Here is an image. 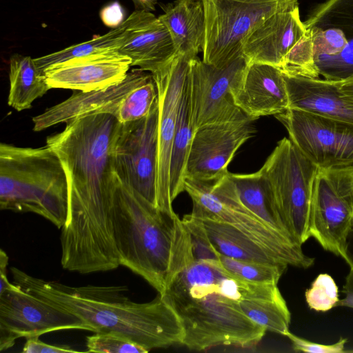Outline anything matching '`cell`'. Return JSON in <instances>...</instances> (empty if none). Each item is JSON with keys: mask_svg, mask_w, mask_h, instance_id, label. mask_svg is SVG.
<instances>
[{"mask_svg": "<svg viewBox=\"0 0 353 353\" xmlns=\"http://www.w3.org/2000/svg\"><path fill=\"white\" fill-rule=\"evenodd\" d=\"M48 136L68 181V210L61 228L62 267L81 274L117 268L112 225L118 179L112 151L121 123L110 114H92Z\"/></svg>", "mask_w": 353, "mask_h": 353, "instance_id": "cell-1", "label": "cell"}, {"mask_svg": "<svg viewBox=\"0 0 353 353\" xmlns=\"http://www.w3.org/2000/svg\"><path fill=\"white\" fill-rule=\"evenodd\" d=\"M280 294L277 284L248 282L228 272L219 261H199L180 272L161 295L181 321L182 344L202 351L221 345L256 346L267 330L244 314L240 302Z\"/></svg>", "mask_w": 353, "mask_h": 353, "instance_id": "cell-2", "label": "cell"}, {"mask_svg": "<svg viewBox=\"0 0 353 353\" xmlns=\"http://www.w3.org/2000/svg\"><path fill=\"white\" fill-rule=\"evenodd\" d=\"M14 283L59 309L72 313L93 332L120 334L150 351L181 343L184 329L171 305L159 294L152 301L136 303L125 294L127 286L87 285L70 287L10 268Z\"/></svg>", "mask_w": 353, "mask_h": 353, "instance_id": "cell-3", "label": "cell"}, {"mask_svg": "<svg viewBox=\"0 0 353 353\" xmlns=\"http://www.w3.org/2000/svg\"><path fill=\"white\" fill-rule=\"evenodd\" d=\"M112 225L120 265L141 276L160 294L194 261L182 219L154 207L119 180Z\"/></svg>", "mask_w": 353, "mask_h": 353, "instance_id": "cell-4", "label": "cell"}, {"mask_svg": "<svg viewBox=\"0 0 353 353\" xmlns=\"http://www.w3.org/2000/svg\"><path fill=\"white\" fill-rule=\"evenodd\" d=\"M0 209L33 212L63 227L68 181L61 159L50 147L0 144Z\"/></svg>", "mask_w": 353, "mask_h": 353, "instance_id": "cell-5", "label": "cell"}, {"mask_svg": "<svg viewBox=\"0 0 353 353\" xmlns=\"http://www.w3.org/2000/svg\"><path fill=\"white\" fill-rule=\"evenodd\" d=\"M184 191L192 199V216L231 224L272 250L288 265L307 269L314 264V258L306 255L301 245L267 224L242 203L230 172L208 181L185 179Z\"/></svg>", "mask_w": 353, "mask_h": 353, "instance_id": "cell-6", "label": "cell"}, {"mask_svg": "<svg viewBox=\"0 0 353 353\" xmlns=\"http://www.w3.org/2000/svg\"><path fill=\"white\" fill-rule=\"evenodd\" d=\"M317 168L290 139L284 137L260 169L283 225L301 245L311 238L312 188Z\"/></svg>", "mask_w": 353, "mask_h": 353, "instance_id": "cell-7", "label": "cell"}, {"mask_svg": "<svg viewBox=\"0 0 353 353\" xmlns=\"http://www.w3.org/2000/svg\"><path fill=\"white\" fill-rule=\"evenodd\" d=\"M241 52L248 63L272 65L286 76L319 78L312 37L299 3L265 20L243 41Z\"/></svg>", "mask_w": 353, "mask_h": 353, "instance_id": "cell-8", "label": "cell"}, {"mask_svg": "<svg viewBox=\"0 0 353 353\" xmlns=\"http://www.w3.org/2000/svg\"><path fill=\"white\" fill-rule=\"evenodd\" d=\"M205 14L203 61L221 68L239 56L245 38L298 0H201Z\"/></svg>", "mask_w": 353, "mask_h": 353, "instance_id": "cell-9", "label": "cell"}, {"mask_svg": "<svg viewBox=\"0 0 353 353\" xmlns=\"http://www.w3.org/2000/svg\"><path fill=\"white\" fill-rule=\"evenodd\" d=\"M352 225L353 167L318 168L312 188L310 236L343 258Z\"/></svg>", "mask_w": 353, "mask_h": 353, "instance_id": "cell-10", "label": "cell"}, {"mask_svg": "<svg viewBox=\"0 0 353 353\" xmlns=\"http://www.w3.org/2000/svg\"><path fill=\"white\" fill-rule=\"evenodd\" d=\"M248 64L243 54L221 68L198 57L190 61L187 90L194 131L207 124L254 119L236 105L232 94Z\"/></svg>", "mask_w": 353, "mask_h": 353, "instance_id": "cell-11", "label": "cell"}, {"mask_svg": "<svg viewBox=\"0 0 353 353\" xmlns=\"http://www.w3.org/2000/svg\"><path fill=\"white\" fill-rule=\"evenodd\" d=\"M158 121L157 103L147 117L121 123L112 151L118 180L157 208Z\"/></svg>", "mask_w": 353, "mask_h": 353, "instance_id": "cell-12", "label": "cell"}, {"mask_svg": "<svg viewBox=\"0 0 353 353\" xmlns=\"http://www.w3.org/2000/svg\"><path fill=\"white\" fill-rule=\"evenodd\" d=\"M275 117L294 145L318 168L353 167V124L293 108Z\"/></svg>", "mask_w": 353, "mask_h": 353, "instance_id": "cell-13", "label": "cell"}, {"mask_svg": "<svg viewBox=\"0 0 353 353\" xmlns=\"http://www.w3.org/2000/svg\"><path fill=\"white\" fill-rule=\"evenodd\" d=\"M77 329L93 332L77 315L38 299L17 285L0 292V350L19 338L39 337L51 332Z\"/></svg>", "mask_w": 353, "mask_h": 353, "instance_id": "cell-14", "label": "cell"}, {"mask_svg": "<svg viewBox=\"0 0 353 353\" xmlns=\"http://www.w3.org/2000/svg\"><path fill=\"white\" fill-rule=\"evenodd\" d=\"M192 59L176 54L164 66L152 73L157 87L159 106L157 206L168 213H174L170 194L172 145Z\"/></svg>", "mask_w": 353, "mask_h": 353, "instance_id": "cell-15", "label": "cell"}, {"mask_svg": "<svg viewBox=\"0 0 353 353\" xmlns=\"http://www.w3.org/2000/svg\"><path fill=\"white\" fill-rule=\"evenodd\" d=\"M254 119L210 123L194 133L185 179L208 181L228 172V167L241 146L256 132Z\"/></svg>", "mask_w": 353, "mask_h": 353, "instance_id": "cell-16", "label": "cell"}, {"mask_svg": "<svg viewBox=\"0 0 353 353\" xmlns=\"http://www.w3.org/2000/svg\"><path fill=\"white\" fill-rule=\"evenodd\" d=\"M329 36L339 54L316 62L320 75L341 81L353 74V0H325L313 6L303 21Z\"/></svg>", "mask_w": 353, "mask_h": 353, "instance_id": "cell-17", "label": "cell"}, {"mask_svg": "<svg viewBox=\"0 0 353 353\" xmlns=\"http://www.w3.org/2000/svg\"><path fill=\"white\" fill-rule=\"evenodd\" d=\"M151 73L139 68L128 72L119 83L88 92H79L68 99L46 109L32 118L33 130L42 131L53 125L68 123L77 118L92 114L106 113L117 117L121 102Z\"/></svg>", "mask_w": 353, "mask_h": 353, "instance_id": "cell-18", "label": "cell"}, {"mask_svg": "<svg viewBox=\"0 0 353 353\" xmlns=\"http://www.w3.org/2000/svg\"><path fill=\"white\" fill-rule=\"evenodd\" d=\"M130 66L129 57L109 52L70 59L46 71L45 77L51 88L88 92L120 83Z\"/></svg>", "mask_w": 353, "mask_h": 353, "instance_id": "cell-19", "label": "cell"}, {"mask_svg": "<svg viewBox=\"0 0 353 353\" xmlns=\"http://www.w3.org/2000/svg\"><path fill=\"white\" fill-rule=\"evenodd\" d=\"M127 19L125 39L118 52L130 59L131 66L152 74L176 54L170 33L159 17L136 10Z\"/></svg>", "mask_w": 353, "mask_h": 353, "instance_id": "cell-20", "label": "cell"}, {"mask_svg": "<svg viewBox=\"0 0 353 353\" xmlns=\"http://www.w3.org/2000/svg\"><path fill=\"white\" fill-rule=\"evenodd\" d=\"M232 94L236 105L256 120L279 114L290 108L284 75L272 65L248 63Z\"/></svg>", "mask_w": 353, "mask_h": 353, "instance_id": "cell-21", "label": "cell"}, {"mask_svg": "<svg viewBox=\"0 0 353 353\" xmlns=\"http://www.w3.org/2000/svg\"><path fill=\"white\" fill-rule=\"evenodd\" d=\"M284 78L290 108L353 124V99L343 94L334 81L286 75Z\"/></svg>", "mask_w": 353, "mask_h": 353, "instance_id": "cell-22", "label": "cell"}, {"mask_svg": "<svg viewBox=\"0 0 353 353\" xmlns=\"http://www.w3.org/2000/svg\"><path fill=\"white\" fill-rule=\"evenodd\" d=\"M159 19L167 28L176 54L191 59L201 50L205 37V14L201 0H175L161 6Z\"/></svg>", "mask_w": 353, "mask_h": 353, "instance_id": "cell-23", "label": "cell"}, {"mask_svg": "<svg viewBox=\"0 0 353 353\" xmlns=\"http://www.w3.org/2000/svg\"><path fill=\"white\" fill-rule=\"evenodd\" d=\"M198 219L220 254L246 261L286 265L272 250L231 224L206 218Z\"/></svg>", "mask_w": 353, "mask_h": 353, "instance_id": "cell-24", "label": "cell"}, {"mask_svg": "<svg viewBox=\"0 0 353 353\" xmlns=\"http://www.w3.org/2000/svg\"><path fill=\"white\" fill-rule=\"evenodd\" d=\"M9 81L8 103L17 111L30 108L37 99L51 89L34 59L20 54L10 58Z\"/></svg>", "mask_w": 353, "mask_h": 353, "instance_id": "cell-25", "label": "cell"}, {"mask_svg": "<svg viewBox=\"0 0 353 353\" xmlns=\"http://www.w3.org/2000/svg\"><path fill=\"white\" fill-rule=\"evenodd\" d=\"M230 176L241 201L249 210L281 234L293 239L280 218L269 184L261 170L250 174L230 172Z\"/></svg>", "mask_w": 353, "mask_h": 353, "instance_id": "cell-26", "label": "cell"}, {"mask_svg": "<svg viewBox=\"0 0 353 353\" xmlns=\"http://www.w3.org/2000/svg\"><path fill=\"white\" fill-rule=\"evenodd\" d=\"M194 133L186 83L171 150L170 194L172 202L184 191L185 167Z\"/></svg>", "mask_w": 353, "mask_h": 353, "instance_id": "cell-27", "label": "cell"}, {"mask_svg": "<svg viewBox=\"0 0 353 353\" xmlns=\"http://www.w3.org/2000/svg\"><path fill=\"white\" fill-rule=\"evenodd\" d=\"M128 19L108 33L97 36L91 40L69 46L59 51L34 59L40 70L45 76L48 70L70 59L109 52H118L122 45L126 29Z\"/></svg>", "mask_w": 353, "mask_h": 353, "instance_id": "cell-28", "label": "cell"}, {"mask_svg": "<svg viewBox=\"0 0 353 353\" xmlns=\"http://www.w3.org/2000/svg\"><path fill=\"white\" fill-rule=\"evenodd\" d=\"M244 314L255 323L285 336L289 331L291 313L280 294L268 298L245 299L240 302Z\"/></svg>", "mask_w": 353, "mask_h": 353, "instance_id": "cell-29", "label": "cell"}, {"mask_svg": "<svg viewBox=\"0 0 353 353\" xmlns=\"http://www.w3.org/2000/svg\"><path fill=\"white\" fill-rule=\"evenodd\" d=\"M157 103V87L151 74L123 99L117 118L121 123L141 119L147 117Z\"/></svg>", "mask_w": 353, "mask_h": 353, "instance_id": "cell-30", "label": "cell"}, {"mask_svg": "<svg viewBox=\"0 0 353 353\" xmlns=\"http://www.w3.org/2000/svg\"><path fill=\"white\" fill-rule=\"evenodd\" d=\"M219 261L230 273L248 282L277 284L288 268L283 264L246 261L220 254Z\"/></svg>", "mask_w": 353, "mask_h": 353, "instance_id": "cell-31", "label": "cell"}, {"mask_svg": "<svg viewBox=\"0 0 353 353\" xmlns=\"http://www.w3.org/2000/svg\"><path fill=\"white\" fill-rule=\"evenodd\" d=\"M308 307L317 312H327L337 306L339 289L328 274H319L305 292Z\"/></svg>", "mask_w": 353, "mask_h": 353, "instance_id": "cell-32", "label": "cell"}, {"mask_svg": "<svg viewBox=\"0 0 353 353\" xmlns=\"http://www.w3.org/2000/svg\"><path fill=\"white\" fill-rule=\"evenodd\" d=\"M86 339L88 352L145 353L148 350L125 336L112 332H94Z\"/></svg>", "mask_w": 353, "mask_h": 353, "instance_id": "cell-33", "label": "cell"}, {"mask_svg": "<svg viewBox=\"0 0 353 353\" xmlns=\"http://www.w3.org/2000/svg\"><path fill=\"white\" fill-rule=\"evenodd\" d=\"M190 239L194 261H219L220 254L212 244L201 221L190 214L182 219Z\"/></svg>", "mask_w": 353, "mask_h": 353, "instance_id": "cell-34", "label": "cell"}, {"mask_svg": "<svg viewBox=\"0 0 353 353\" xmlns=\"http://www.w3.org/2000/svg\"><path fill=\"white\" fill-rule=\"evenodd\" d=\"M285 336L292 343V349L295 352L311 353H343L345 351V345L347 341L346 338L340 337L339 340L333 344L324 345L316 343L301 338L288 331Z\"/></svg>", "mask_w": 353, "mask_h": 353, "instance_id": "cell-35", "label": "cell"}, {"mask_svg": "<svg viewBox=\"0 0 353 353\" xmlns=\"http://www.w3.org/2000/svg\"><path fill=\"white\" fill-rule=\"evenodd\" d=\"M22 352L23 353L79 352L78 350L72 349L70 346L47 344L39 340V337L27 339Z\"/></svg>", "mask_w": 353, "mask_h": 353, "instance_id": "cell-36", "label": "cell"}, {"mask_svg": "<svg viewBox=\"0 0 353 353\" xmlns=\"http://www.w3.org/2000/svg\"><path fill=\"white\" fill-rule=\"evenodd\" d=\"M100 15L103 23L112 28H117L123 21V11L121 5L117 2L104 7Z\"/></svg>", "mask_w": 353, "mask_h": 353, "instance_id": "cell-37", "label": "cell"}, {"mask_svg": "<svg viewBox=\"0 0 353 353\" xmlns=\"http://www.w3.org/2000/svg\"><path fill=\"white\" fill-rule=\"evenodd\" d=\"M343 292L345 295L340 299L336 307H348L353 308V267H350V271L345 279Z\"/></svg>", "mask_w": 353, "mask_h": 353, "instance_id": "cell-38", "label": "cell"}, {"mask_svg": "<svg viewBox=\"0 0 353 353\" xmlns=\"http://www.w3.org/2000/svg\"><path fill=\"white\" fill-rule=\"evenodd\" d=\"M8 264V256L5 251L0 250V292L6 290H10L16 286L10 283L7 277L6 267Z\"/></svg>", "mask_w": 353, "mask_h": 353, "instance_id": "cell-39", "label": "cell"}, {"mask_svg": "<svg viewBox=\"0 0 353 353\" xmlns=\"http://www.w3.org/2000/svg\"><path fill=\"white\" fill-rule=\"evenodd\" d=\"M343 259L350 267H353V225L346 239L345 255Z\"/></svg>", "mask_w": 353, "mask_h": 353, "instance_id": "cell-40", "label": "cell"}, {"mask_svg": "<svg viewBox=\"0 0 353 353\" xmlns=\"http://www.w3.org/2000/svg\"><path fill=\"white\" fill-rule=\"evenodd\" d=\"M333 81L343 94L353 99V74L343 80Z\"/></svg>", "mask_w": 353, "mask_h": 353, "instance_id": "cell-41", "label": "cell"}, {"mask_svg": "<svg viewBox=\"0 0 353 353\" xmlns=\"http://www.w3.org/2000/svg\"><path fill=\"white\" fill-rule=\"evenodd\" d=\"M137 10H145V5L141 0H132Z\"/></svg>", "mask_w": 353, "mask_h": 353, "instance_id": "cell-42", "label": "cell"}]
</instances>
